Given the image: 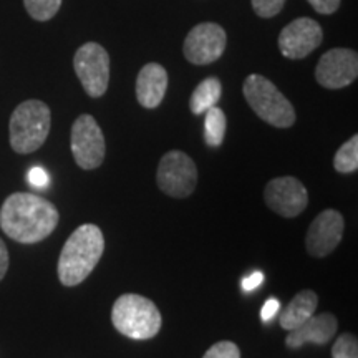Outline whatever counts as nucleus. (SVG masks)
I'll return each instance as SVG.
<instances>
[{
  "label": "nucleus",
  "instance_id": "nucleus-1",
  "mask_svg": "<svg viewBox=\"0 0 358 358\" xmlns=\"http://www.w3.org/2000/svg\"><path fill=\"white\" fill-rule=\"evenodd\" d=\"M60 214L55 204L32 192H13L0 208V227L20 244H35L57 229Z\"/></svg>",
  "mask_w": 358,
  "mask_h": 358
},
{
  "label": "nucleus",
  "instance_id": "nucleus-2",
  "mask_svg": "<svg viewBox=\"0 0 358 358\" xmlns=\"http://www.w3.org/2000/svg\"><path fill=\"white\" fill-rule=\"evenodd\" d=\"M105 250V237L95 224H83L71 232L58 257V279L65 287L80 285L98 266Z\"/></svg>",
  "mask_w": 358,
  "mask_h": 358
},
{
  "label": "nucleus",
  "instance_id": "nucleus-3",
  "mask_svg": "<svg viewBox=\"0 0 358 358\" xmlns=\"http://www.w3.org/2000/svg\"><path fill=\"white\" fill-rule=\"evenodd\" d=\"M111 322L124 337L150 340L159 334L163 317L150 299L138 294H123L116 299L111 308Z\"/></svg>",
  "mask_w": 358,
  "mask_h": 358
},
{
  "label": "nucleus",
  "instance_id": "nucleus-4",
  "mask_svg": "<svg viewBox=\"0 0 358 358\" xmlns=\"http://www.w3.org/2000/svg\"><path fill=\"white\" fill-rule=\"evenodd\" d=\"M52 113L47 103L27 100L10 116V146L15 153L30 155L40 150L50 133Z\"/></svg>",
  "mask_w": 358,
  "mask_h": 358
},
{
  "label": "nucleus",
  "instance_id": "nucleus-5",
  "mask_svg": "<svg viewBox=\"0 0 358 358\" xmlns=\"http://www.w3.org/2000/svg\"><path fill=\"white\" fill-rule=\"evenodd\" d=\"M245 101L259 118L275 128H290L295 123V110L284 93L271 80L259 73L244 80Z\"/></svg>",
  "mask_w": 358,
  "mask_h": 358
},
{
  "label": "nucleus",
  "instance_id": "nucleus-6",
  "mask_svg": "<svg viewBox=\"0 0 358 358\" xmlns=\"http://www.w3.org/2000/svg\"><path fill=\"white\" fill-rule=\"evenodd\" d=\"M75 73L88 96L100 98L110 85V55L96 42H87L73 57Z\"/></svg>",
  "mask_w": 358,
  "mask_h": 358
},
{
  "label": "nucleus",
  "instance_id": "nucleus-7",
  "mask_svg": "<svg viewBox=\"0 0 358 358\" xmlns=\"http://www.w3.org/2000/svg\"><path fill=\"white\" fill-rule=\"evenodd\" d=\"M71 155L85 171L100 168L105 161L106 145L100 124L92 115H80L71 127Z\"/></svg>",
  "mask_w": 358,
  "mask_h": 358
},
{
  "label": "nucleus",
  "instance_id": "nucleus-8",
  "mask_svg": "<svg viewBox=\"0 0 358 358\" xmlns=\"http://www.w3.org/2000/svg\"><path fill=\"white\" fill-rule=\"evenodd\" d=\"M156 181L164 194L178 199L187 198L196 189L198 168L194 161L182 151H168L158 164Z\"/></svg>",
  "mask_w": 358,
  "mask_h": 358
},
{
  "label": "nucleus",
  "instance_id": "nucleus-9",
  "mask_svg": "<svg viewBox=\"0 0 358 358\" xmlns=\"http://www.w3.org/2000/svg\"><path fill=\"white\" fill-rule=\"evenodd\" d=\"M226 45V30L214 22H204L192 27L182 45V52L189 64L209 65L222 57Z\"/></svg>",
  "mask_w": 358,
  "mask_h": 358
},
{
  "label": "nucleus",
  "instance_id": "nucleus-10",
  "mask_svg": "<svg viewBox=\"0 0 358 358\" xmlns=\"http://www.w3.org/2000/svg\"><path fill=\"white\" fill-rule=\"evenodd\" d=\"M264 199L267 208L279 216L295 217L307 209L308 192L297 178L280 176L267 182Z\"/></svg>",
  "mask_w": 358,
  "mask_h": 358
},
{
  "label": "nucleus",
  "instance_id": "nucleus-11",
  "mask_svg": "<svg viewBox=\"0 0 358 358\" xmlns=\"http://www.w3.org/2000/svg\"><path fill=\"white\" fill-rule=\"evenodd\" d=\"M358 77V55L350 48H332L320 57L315 80L329 90L345 88Z\"/></svg>",
  "mask_w": 358,
  "mask_h": 358
},
{
  "label": "nucleus",
  "instance_id": "nucleus-12",
  "mask_svg": "<svg viewBox=\"0 0 358 358\" xmlns=\"http://www.w3.org/2000/svg\"><path fill=\"white\" fill-rule=\"evenodd\" d=\"M324 42V30L319 22L301 17L282 29L279 35L280 53L290 60H301L310 55Z\"/></svg>",
  "mask_w": 358,
  "mask_h": 358
},
{
  "label": "nucleus",
  "instance_id": "nucleus-13",
  "mask_svg": "<svg viewBox=\"0 0 358 358\" xmlns=\"http://www.w3.org/2000/svg\"><path fill=\"white\" fill-rule=\"evenodd\" d=\"M343 216L335 209H325L313 219L307 231L306 248L313 257H325L332 254L343 236Z\"/></svg>",
  "mask_w": 358,
  "mask_h": 358
},
{
  "label": "nucleus",
  "instance_id": "nucleus-14",
  "mask_svg": "<svg viewBox=\"0 0 358 358\" xmlns=\"http://www.w3.org/2000/svg\"><path fill=\"white\" fill-rule=\"evenodd\" d=\"M338 320L334 313L324 312L319 315H312L301 327L290 330L285 345L289 348H301L306 343L325 345L337 335Z\"/></svg>",
  "mask_w": 358,
  "mask_h": 358
},
{
  "label": "nucleus",
  "instance_id": "nucleus-15",
  "mask_svg": "<svg viewBox=\"0 0 358 358\" xmlns=\"http://www.w3.org/2000/svg\"><path fill=\"white\" fill-rule=\"evenodd\" d=\"M168 90V71L159 64L143 66L136 78V100L143 108L155 110L163 103Z\"/></svg>",
  "mask_w": 358,
  "mask_h": 358
},
{
  "label": "nucleus",
  "instance_id": "nucleus-16",
  "mask_svg": "<svg viewBox=\"0 0 358 358\" xmlns=\"http://www.w3.org/2000/svg\"><path fill=\"white\" fill-rule=\"evenodd\" d=\"M317 303H319V297L313 290H302L290 301L284 312L280 313L279 324L284 330H294L301 327L303 322L315 313Z\"/></svg>",
  "mask_w": 358,
  "mask_h": 358
},
{
  "label": "nucleus",
  "instance_id": "nucleus-17",
  "mask_svg": "<svg viewBox=\"0 0 358 358\" xmlns=\"http://www.w3.org/2000/svg\"><path fill=\"white\" fill-rule=\"evenodd\" d=\"M222 85L216 77H209L196 87L189 98V108L194 115H204L221 100Z\"/></svg>",
  "mask_w": 358,
  "mask_h": 358
},
{
  "label": "nucleus",
  "instance_id": "nucleus-18",
  "mask_svg": "<svg viewBox=\"0 0 358 358\" xmlns=\"http://www.w3.org/2000/svg\"><path fill=\"white\" fill-rule=\"evenodd\" d=\"M204 120V140L211 148H219L226 136L227 120L219 106H213L206 111Z\"/></svg>",
  "mask_w": 358,
  "mask_h": 358
},
{
  "label": "nucleus",
  "instance_id": "nucleus-19",
  "mask_svg": "<svg viewBox=\"0 0 358 358\" xmlns=\"http://www.w3.org/2000/svg\"><path fill=\"white\" fill-rule=\"evenodd\" d=\"M334 168L337 173L350 174L358 169V136H352L338 148L334 156Z\"/></svg>",
  "mask_w": 358,
  "mask_h": 358
},
{
  "label": "nucleus",
  "instance_id": "nucleus-20",
  "mask_svg": "<svg viewBox=\"0 0 358 358\" xmlns=\"http://www.w3.org/2000/svg\"><path fill=\"white\" fill-rule=\"evenodd\" d=\"M25 10L37 22L52 20L62 7V0H24Z\"/></svg>",
  "mask_w": 358,
  "mask_h": 358
},
{
  "label": "nucleus",
  "instance_id": "nucleus-21",
  "mask_svg": "<svg viewBox=\"0 0 358 358\" xmlns=\"http://www.w3.org/2000/svg\"><path fill=\"white\" fill-rule=\"evenodd\" d=\"M332 358H358V342L355 335H338L332 347Z\"/></svg>",
  "mask_w": 358,
  "mask_h": 358
},
{
  "label": "nucleus",
  "instance_id": "nucleus-22",
  "mask_svg": "<svg viewBox=\"0 0 358 358\" xmlns=\"http://www.w3.org/2000/svg\"><path fill=\"white\" fill-rule=\"evenodd\" d=\"M203 358H241V350L234 342L222 340V342L214 343Z\"/></svg>",
  "mask_w": 358,
  "mask_h": 358
},
{
  "label": "nucleus",
  "instance_id": "nucleus-23",
  "mask_svg": "<svg viewBox=\"0 0 358 358\" xmlns=\"http://www.w3.org/2000/svg\"><path fill=\"white\" fill-rule=\"evenodd\" d=\"M254 12L262 19H272L277 13H280L285 6V0H250Z\"/></svg>",
  "mask_w": 358,
  "mask_h": 358
},
{
  "label": "nucleus",
  "instance_id": "nucleus-24",
  "mask_svg": "<svg viewBox=\"0 0 358 358\" xmlns=\"http://www.w3.org/2000/svg\"><path fill=\"white\" fill-rule=\"evenodd\" d=\"M307 2L322 15H332L340 7V0H307Z\"/></svg>",
  "mask_w": 358,
  "mask_h": 358
},
{
  "label": "nucleus",
  "instance_id": "nucleus-25",
  "mask_svg": "<svg viewBox=\"0 0 358 358\" xmlns=\"http://www.w3.org/2000/svg\"><path fill=\"white\" fill-rule=\"evenodd\" d=\"M48 181H50V178H48V173L45 171L43 168L35 166L29 171V182L34 187H38V189H42V187L48 186Z\"/></svg>",
  "mask_w": 358,
  "mask_h": 358
},
{
  "label": "nucleus",
  "instance_id": "nucleus-26",
  "mask_svg": "<svg viewBox=\"0 0 358 358\" xmlns=\"http://www.w3.org/2000/svg\"><path fill=\"white\" fill-rule=\"evenodd\" d=\"M279 308H280V302L277 301V299H268V301L264 303L261 310V319L264 322L272 320L277 315V312H279Z\"/></svg>",
  "mask_w": 358,
  "mask_h": 358
},
{
  "label": "nucleus",
  "instance_id": "nucleus-27",
  "mask_svg": "<svg viewBox=\"0 0 358 358\" xmlns=\"http://www.w3.org/2000/svg\"><path fill=\"white\" fill-rule=\"evenodd\" d=\"M262 280H264L262 272H259V271L252 272V274H250L249 277H245V279L243 280V289L245 290V292H252L254 289H257L259 285L262 284Z\"/></svg>",
  "mask_w": 358,
  "mask_h": 358
},
{
  "label": "nucleus",
  "instance_id": "nucleus-28",
  "mask_svg": "<svg viewBox=\"0 0 358 358\" xmlns=\"http://www.w3.org/2000/svg\"><path fill=\"white\" fill-rule=\"evenodd\" d=\"M8 271V250L7 245L0 239V280L3 279Z\"/></svg>",
  "mask_w": 358,
  "mask_h": 358
}]
</instances>
